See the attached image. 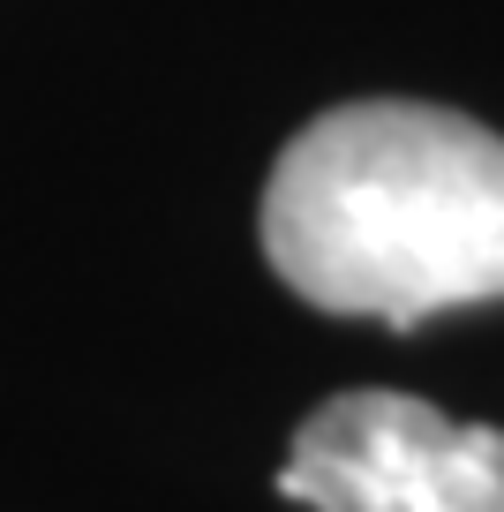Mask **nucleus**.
I'll list each match as a JSON object with an SVG mask.
<instances>
[{
  "mask_svg": "<svg viewBox=\"0 0 504 512\" xmlns=\"http://www.w3.org/2000/svg\"><path fill=\"white\" fill-rule=\"evenodd\" d=\"M271 272L324 317H422L504 302V136L414 98L331 106L264 181Z\"/></svg>",
  "mask_w": 504,
  "mask_h": 512,
  "instance_id": "f257e3e1",
  "label": "nucleus"
},
{
  "mask_svg": "<svg viewBox=\"0 0 504 512\" xmlns=\"http://www.w3.org/2000/svg\"><path fill=\"white\" fill-rule=\"evenodd\" d=\"M279 490L309 512H504V430L407 392H339L294 430Z\"/></svg>",
  "mask_w": 504,
  "mask_h": 512,
  "instance_id": "f03ea898",
  "label": "nucleus"
}]
</instances>
